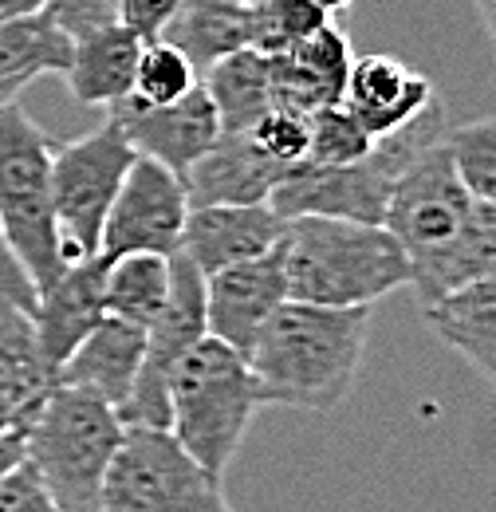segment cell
<instances>
[{
    "label": "cell",
    "instance_id": "obj_1",
    "mask_svg": "<svg viewBox=\"0 0 496 512\" xmlns=\"http://www.w3.org/2000/svg\"><path fill=\"white\" fill-rule=\"evenodd\" d=\"M367 331L371 308H319L284 300L248 351L260 402L319 414L335 410L355 386Z\"/></svg>",
    "mask_w": 496,
    "mask_h": 512
},
{
    "label": "cell",
    "instance_id": "obj_2",
    "mask_svg": "<svg viewBox=\"0 0 496 512\" xmlns=\"http://www.w3.org/2000/svg\"><path fill=\"white\" fill-rule=\"evenodd\" d=\"M288 300L319 308H371L410 284V260L386 225L347 217H288L280 233Z\"/></svg>",
    "mask_w": 496,
    "mask_h": 512
},
{
    "label": "cell",
    "instance_id": "obj_3",
    "mask_svg": "<svg viewBox=\"0 0 496 512\" xmlns=\"http://www.w3.org/2000/svg\"><path fill=\"white\" fill-rule=\"evenodd\" d=\"M123 430L107 398L60 383L24 430V461L63 512H99L103 477Z\"/></svg>",
    "mask_w": 496,
    "mask_h": 512
},
{
    "label": "cell",
    "instance_id": "obj_4",
    "mask_svg": "<svg viewBox=\"0 0 496 512\" xmlns=\"http://www.w3.org/2000/svg\"><path fill=\"white\" fill-rule=\"evenodd\" d=\"M445 107L430 103L418 119H410L402 130L374 138V146L343 166H311L300 162L292 166L280 186L272 190L268 205L288 221V217H347V221H371L382 225L386 201L406 174V166L426 154L434 142L445 138Z\"/></svg>",
    "mask_w": 496,
    "mask_h": 512
},
{
    "label": "cell",
    "instance_id": "obj_5",
    "mask_svg": "<svg viewBox=\"0 0 496 512\" xmlns=\"http://www.w3.org/2000/svg\"><path fill=\"white\" fill-rule=\"evenodd\" d=\"M260 406L248 359L213 335H205L170 375V434L217 477L233 465Z\"/></svg>",
    "mask_w": 496,
    "mask_h": 512
},
{
    "label": "cell",
    "instance_id": "obj_6",
    "mask_svg": "<svg viewBox=\"0 0 496 512\" xmlns=\"http://www.w3.org/2000/svg\"><path fill=\"white\" fill-rule=\"evenodd\" d=\"M60 138L40 127L20 99L0 103V229L36 284V296L63 272L52 213V158Z\"/></svg>",
    "mask_w": 496,
    "mask_h": 512
},
{
    "label": "cell",
    "instance_id": "obj_7",
    "mask_svg": "<svg viewBox=\"0 0 496 512\" xmlns=\"http://www.w3.org/2000/svg\"><path fill=\"white\" fill-rule=\"evenodd\" d=\"M99 512H237L225 477L205 469L170 426H126L115 449Z\"/></svg>",
    "mask_w": 496,
    "mask_h": 512
},
{
    "label": "cell",
    "instance_id": "obj_8",
    "mask_svg": "<svg viewBox=\"0 0 496 512\" xmlns=\"http://www.w3.org/2000/svg\"><path fill=\"white\" fill-rule=\"evenodd\" d=\"M473 205L477 201L457 178L445 138L434 142L426 154H418L390 193L382 225L410 260V284L422 304L434 292L441 264L457 249V241L473 217Z\"/></svg>",
    "mask_w": 496,
    "mask_h": 512
},
{
    "label": "cell",
    "instance_id": "obj_9",
    "mask_svg": "<svg viewBox=\"0 0 496 512\" xmlns=\"http://www.w3.org/2000/svg\"><path fill=\"white\" fill-rule=\"evenodd\" d=\"M134 146L126 142L115 119L91 134L60 142L52 158V213L60 233L63 260H87L99 256L103 221L111 213V201L123 186L126 170L134 166Z\"/></svg>",
    "mask_w": 496,
    "mask_h": 512
},
{
    "label": "cell",
    "instance_id": "obj_10",
    "mask_svg": "<svg viewBox=\"0 0 496 512\" xmlns=\"http://www.w3.org/2000/svg\"><path fill=\"white\" fill-rule=\"evenodd\" d=\"M189 217L186 182L170 174L166 166L150 158H134L126 170L123 186L111 201V213L103 221L99 256L115 260L130 253L174 256L182 245V229Z\"/></svg>",
    "mask_w": 496,
    "mask_h": 512
},
{
    "label": "cell",
    "instance_id": "obj_11",
    "mask_svg": "<svg viewBox=\"0 0 496 512\" xmlns=\"http://www.w3.org/2000/svg\"><path fill=\"white\" fill-rule=\"evenodd\" d=\"M107 119H115L126 142L134 146V154L166 166L170 174L186 178L189 166L217 142L221 119L205 95V87L197 83L186 99L166 103V107H146L138 99H119L107 107Z\"/></svg>",
    "mask_w": 496,
    "mask_h": 512
},
{
    "label": "cell",
    "instance_id": "obj_12",
    "mask_svg": "<svg viewBox=\"0 0 496 512\" xmlns=\"http://www.w3.org/2000/svg\"><path fill=\"white\" fill-rule=\"evenodd\" d=\"M288 300L284 288V260L280 245L272 253L241 260L233 268H221L205 276V327L213 339L229 343L248 359L260 327L272 320V312Z\"/></svg>",
    "mask_w": 496,
    "mask_h": 512
},
{
    "label": "cell",
    "instance_id": "obj_13",
    "mask_svg": "<svg viewBox=\"0 0 496 512\" xmlns=\"http://www.w3.org/2000/svg\"><path fill=\"white\" fill-rule=\"evenodd\" d=\"M284 217L260 201V205H201L189 209L178 253L201 276H213L221 268H233L241 260L272 253L280 245Z\"/></svg>",
    "mask_w": 496,
    "mask_h": 512
},
{
    "label": "cell",
    "instance_id": "obj_14",
    "mask_svg": "<svg viewBox=\"0 0 496 512\" xmlns=\"http://www.w3.org/2000/svg\"><path fill=\"white\" fill-rule=\"evenodd\" d=\"M355 64L351 40L331 20L300 40L292 52L268 56V83H272V107L311 115L319 107H331L343 99L347 75Z\"/></svg>",
    "mask_w": 496,
    "mask_h": 512
},
{
    "label": "cell",
    "instance_id": "obj_15",
    "mask_svg": "<svg viewBox=\"0 0 496 512\" xmlns=\"http://www.w3.org/2000/svg\"><path fill=\"white\" fill-rule=\"evenodd\" d=\"M288 170L272 162L252 134H229L221 130L217 142L189 166L186 197L189 209L201 205H260L280 186Z\"/></svg>",
    "mask_w": 496,
    "mask_h": 512
},
{
    "label": "cell",
    "instance_id": "obj_16",
    "mask_svg": "<svg viewBox=\"0 0 496 512\" xmlns=\"http://www.w3.org/2000/svg\"><path fill=\"white\" fill-rule=\"evenodd\" d=\"M434 99V83L422 71L402 64L398 56L355 60L351 75H347V87H343V107L359 119V127L371 138H386V134L402 130Z\"/></svg>",
    "mask_w": 496,
    "mask_h": 512
},
{
    "label": "cell",
    "instance_id": "obj_17",
    "mask_svg": "<svg viewBox=\"0 0 496 512\" xmlns=\"http://www.w3.org/2000/svg\"><path fill=\"white\" fill-rule=\"evenodd\" d=\"M103 256L67 260L63 272L36 296V335L48 355V363L63 367V359L83 343V335L107 316L103 308Z\"/></svg>",
    "mask_w": 496,
    "mask_h": 512
},
{
    "label": "cell",
    "instance_id": "obj_18",
    "mask_svg": "<svg viewBox=\"0 0 496 512\" xmlns=\"http://www.w3.org/2000/svg\"><path fill=\"white\" fill-rule=\"evenodd\" d=\"M142 355H146V327L126 323L119 316H103L83 335V343L63 359L60 383L87 386L119 410L138 379Z\"/></svg>",
    "mask_w": 496,
    "mask_h": 512
},
{
    "label": "cell",
    "instance_id": "obj_19",
    "mask_svg": "<svg viewBox=\"0 0 496 512\" xmlns=\"http://www.w3.org/2000/svg\"><path fill=\"white\" fill-rule=\"evenodd\" d=\"M142 56V40L119 24L107 20L83 36H75V52L67 64V87L83 107H111L130 95L134 71Z\"/></svg>",
    "mask_w": 496,
    "mask_h": 512
},
{
    "label": "cell",
    "instance_id": "obj_20",
    "mask_svg": "<svg viewBox=\"0 0 496 512\" xmlns=\"http://www.w3.org/2000/svg\"><path fill=\"white\" fill-rule=\"evenodd\" d=\"M75 52V36L48 8H24L0 20V87L20 95L40 75H63Z\"/></svg>",
    "mask_w": 496,
    "mask_h": 512
},
{
    "label": "cell",
    "instance_id": "obj_21",
    "mask_svg": "<svg viewBox=\"0 0 496 512\" xmlns=\"http://www.w3.org/2000/svg\"><path fill=\"white\" fill-rule=\"evenodd\" d=\"M426 323L445 347L469 359L489 383H496V276L469 280L434 304H426Z\"/></svg>",
    "mask_w": 496,
    "mask_h": 512
},
{
    "label": "cell",
    "instance_id": "obj_22",
    "mask_svg": "<svg viewBox=\"0 0 496 512\" xmlns=\"http://www.w3.org/2000/svg\"><path fill=\"white\" fill-rule=\"evenodd\" d=\"M162 40L205 71L241 48H252V8L241 0H182Z\"/></svg>",
    "mask_w": 496,
    "mask_h": 512
},
{
    "label": "cell",
    "instance_id": "obj_23",
    "mask_svg": "<svg viewBox=\"0 0 496 512\" xmlns=\"http://www.w3.org/2000/svg\"><path fill=\"white\" fill-rule=\"evenodd\" d=\"M0 383L24 410V422H32L44 398L60 386V367L48 363L32 312L8 300H0Z\"/></svg>",
    "mask_w": 496,
    "mask_h": 512
},
{
    "label": "cell",
    "instance_id": "obj_24",
    "mask_svg": "<svg viewBox=\"0 0 496 512\" xmlns=\"http://www.w3.org/2000/svg\"><path fill=\"white\" fill-rule=\"evenodd\" d=\"M201 87L221 119V130L248 134L272 111V83H268V56L256 48H241L213 67L201 71Z\"/></svg>",
    "mask_w": 496,
    "mask_h": 512
},
{
    "label": "cell",
    "instance_id": "obj_25",
    "mask_svg": "<svg viewBox=\"0 0 496 512\" xmlns=\"http://www.w3.org/2000/svg\"><path fill=\"white\" fill-rule=\"evenodd\" d=\"M170 296V256L130 253L103 268V308L107 316L150 327Z\"/></svg>",
    "mask_w": 496,
    "mask_h": 512
},
{
    "label": "cell",
    "instance_id": "obj_26",
    "mask_svg": "<svg viewBox=\"0 0 496 512\" xmlns=\"http://www.w3.org/2000/svg\"><path fill=\"white\" fill-rule=\"evenodd\" d=\"M485 276H496V205L477 201L457 249L449 253V260L437 272L434 292H430L426 304H434L437 296H445V292H453V288H461L469 280H485Z\"/></svg>",
    "mask_w": 496,
    "mask_h": 512
},
{
    "label": "cell",
    "instance_id": "obj_27",
    "mask_svg": "<svg viewBox=\"0 0 496 512\" xmlns=\"http://www.w3.org/2000/svg\"><path fill=\"white\" fill-rule=\"evenodd\" d=\"M252 8V48L260 56L292 52L300 40L319 32L331 16L311 0H256Z\"/></svg>",
    "mask_w": 496,
    "mask_h": 512
},
{
    "label": "cell",
    "instance_id": "obj_28",
    "mask_svg": "<svg viewBox=\"0 0 496 512\" xmlns=\"http://www.w3.org/2000/svg\"><path fill=\"white\" fill-rule=\"evenodd\" d=\"M197 75H201V71L189 64L174 44H166V40H150V44H142L130 99H138V103H146V107L178 103V99H186L189 91L201 83Z\"/></svg>",
    "mask_w": 496,
    "mask_h": 512
},
{
    "label": "cell",
    "instance_id": "obj_29",
    "mask_svg": "<svg viewBox=\"0 0 496 512\" xmlns=\"http://www.w3.org/2000/svg\"><path fill=\"white\" fill-rule=\"evenodd\" d=\"M445 146H449V158L457 166V178L473 193V201L496 205V115L449 127Z\"/></svg>",
    "mask_w": 496,
    "mask_h": 512
},
{
    "label": "cell",
    "instance_id": "obj_30",
    "mask_svg": "<svg viewBox=\"0 0 496 512\" xmlns=\"http://www.w3.org/2000/svg\"><path fill=\"white\" fill-rule=\"evenodd\" d=\"M308 162L311 166H343L363 158L374 146V138L359 127V119L339 103L319 107L308 115Z\"/></svg>",
    "mask_w": 496,
    "mask_h": 512
},
{
    "label": "cell",
    "instance_id": "obj_31",
    "mask_svg": "<svg viewBox=\"0 0 496 512\" xmlns=\"http://www.w3.org/2000/svg\"><path fill=\"white\" fill-rule=\"evenodd\" d=\"M256 142H260V150L272 158V162H280L284 170H292V166H300V162H308V115H296V111H280V107H272L256 127L248 130Z\"/></svg>",
    "mask_w": 496,
    "mask_h": 512
},
{
    "label": "cell",
    "instance_id": "obj_32",
    "mask_svg": "<svg viewBox=\"0 0 496 512\" xmlns=\"http://www.w3.org/2000/svg\"><path fill=\"white\" fill-rule=\"evenodd\" d=\"M0 512H63L48 489L36 481V473L28 469V461H20L16 469H8L0 477Z\"/></svg>",
    "mask_w": 496,
    "mask_h": 512
},
{
    "label": "cell",
    "instance_id": "obj_33",
    "mask_svg": "<svg viewBox=\"0 0 496 512\" xmlns=\"http://www.w3.org/2000/svg\"><path fill=\"white\" fill-rule=\"evenodd\" d=\"M111 4H115V20L126 24L142 44H150V40H162L182 0H111Z\"/></svg>",
    "mask_w": 496,
    "mask_h": 512
},
{
    "label": "cell",
    "instance_id": "obj_34",
    "mask_svg": "<svg viewBox=\"0 0 496 512\" xmlns=\"http://www.w3.org/2000/svg\"><path fill=\"white\" fill-rule=\"evenodd\" d=\"M40 8H48L71 36H83L107 20H115V4L111 0H36Z\"/></svg>",
    "mask_w": 496,
    "mask_h": 512
},
{
    "label": "cell",
    "instance_id": "obj_35",
    "mask_svg": "<svg viewBox=\"0 0 496 512\" xmlns=\"http://www.w3.org/2000/svg\"><path fill=\"white\" fill-rule=\"evenodd\" d=\"M0 300L16 304V308H24V312H36V284H32V276L24 272V264L16 260L8 237H4V229H0Z\"/></svg>",
    "mask_w": 496,
    "mask_h": 512
},
{
    "label": "cell",
    "instance_id": "obj_36",
    "mask_svg": "<svg viewBox=\"0 0 496 512\" xmlns=\"http://www.w3.org/2000/svg\"><path fill=\"white\" fill-rule=\"evenodd\" d=\"M24 430H28L24 410L16 406V398L8 394V386L0 383V438H8V434H24Z\"/></svg>",
    "mask_w": 496,
    "mask_h": 512
},
{
    "label": "cell",
    "instance_id": "obj_37",
    "mask_svg": "<svg viewBox=\"0 0 496 512\" xmlns=\"http://www.w3.org/2000/svg\"><path fill=\"white\" fill-rule=\"evenodd\" d=\"M24 461V434H8V438H0V477L8 473V469H16Z\"/></svg>",
    "mask_w": 496,
    "mask_h": 512
},
{
    "label": "cell",
    "instance_id": "obj_38",
    "mask_svg": "<svg viewBox=\"0 0 496 512\" xmlns=\"http://www.w3.org/2000/svg\"><path fill=\"white\" fill-rule=\"evenodd\" d=\"M311 4H315V8H323L327 16H339V12H347L355 0H311Z\"/></svg>",
    "mask_w": 496,
    "mask_h": 512
},
{
    "label": "cell",
    "instance_id": "obj_39",
    "mask_svg": "<svg viewBox=\"0 0 496 512\" xmlns=\"http://www.w3.org/2000/svg\"><path fill=\"white\" fill-rule=\"evenodd\" d=\"M24 8H36V0H0V20L12 12H24Z\"/></svg>",
    "mask_w": 496,
    "mask_h": 512
},
{
    "label": "cell",
    "instance_id": "obj_40",
    "mask_svg": "<svg viewBox=\"0 0 496 512\" xmlns=\"http://www.w3.org/2000/svg\"><path fill=\"white\" fill-rule=\"evenodd\" d=\"M481 12H485V24H489V32L496 40V0H481Z\"/></svg>",
    "mask_w": 496,
    "mask_h": 512
},
{
    "label": "cell",
    "instance_id": "obj_41",
    "mask_svg": "<svg viewBox=\"0 0 496 512\" xmlns=\"http://www.w3.org/2000/svg\"><path fill=\"white\" fill-rule=\"evenodd\" d=\"M12 99H20V95H12V91H4V87H0V103H12Z\"/></svg>",
    "mask_w": 496,
    "mask_h": 512
},
{
    "label": "cell",
    "instance_id": "obj_42",
    "mask_svg": "<svg viewBox=\"0 0 496 512\" xmlns=\"http://www.w3.org/2000/svg\"><path fill=\"white\" fill-rule=\"evenodd\" d=\"M241 4H256V0H241Z\"/></svg>",
    "mask_w": 496,
    "mask_h": 512
}]
</instances>
